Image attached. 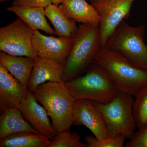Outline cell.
<instances>
[{
	"instance_id": "6da1fadb",
	"label": "cell",
	"mask_w": 147,
	"mask_h": 147,
	"mask_svg": "<svg viewBox=\"0 0 147 147\" xmlns=\"http://www.w3.org/2000/svg\"><path fill=\"white\" fill-rule=\"evenodd\" d=\"M102 47L99 23L79 24L65 63L62 82L82 75L94 62Z\"/></svg>"
},
{
	"instance_id": "7a4b0ae2",
	"label": "cell",
	"mask_w": 147,
	"mask_h": 147,
	"mask_svg": "<svg viewBox=\"0 0 147 147\" xmlns=\"http://www.w3.org/2000/svg\"><path fill=\"white\" fill-rule=\"evenodd\" d=\"M51 118L52 126L57 133L69 131L73 125L75 98L63 82H48L32 92Z\"/></svg>"
},
{
	"instance_id": "3957f363",
	"label": "cell",
	"mask_w": 147,
	"mask_h": 147,
	"mask_svg": "<svg viewBox=\"0 0 147 147\" xmlns=\"http://www.w3.org/2000/svg\"><path fill=\"white\" fill-rule=\"evenodd\" d=\"M64 83L75 100L88 99L105 104L120 92L108 71L95 62L84 74Z\"/></svg>"
},
{
	"instance_id": "277c9868",
	"label": "cell",
	"mask_w": 147,
	"mask_h": 147,
	"mask_svg": "<svg viewBox=\"0 0 147 147\" xmlns=\"http://www.w3.org/2000/svg\"><path fill=\"white\" fill-rule=\"evenodd\" d=\"M95 62L108 71L119 91L135 96L138 91L147 86V70L105 47H102Z\"/></svg>"
},
{
	"instance_id": "5b68a950",
	"label": "cell",
	"mask_w": 147,
	"mask_h": 147,
	"mask_svg": "<svg viewBox=\"0 0 147 147\" xmlns=\"http://www.w3.org/2000/svg\"><path fill=\"white\" fill-rule=\"evenodd\" d=\"M144 25L132 27L122 21L104 47L147 70V45Z\"/></svg>"
},
{
	"instance_id": "8992f818",
	"label": "cell",
	"mask_w": 147,
	"mask_h": 147,
	"mask_svg": "<svg viewBox=\"0 0 147 147\" xmlns=\"http://www.w3.org/2000/svg\"><path fill=\"white\" fill-rule=\"evenodd\" d=\"M133 96L119 92L107 103L92 101L99 111L110 137L123 135L130 139L137 127L133 112Z\"/></svg>"
},
{
	"instance_id": "52a82bcc",
	"label": "cell",
	"mask_w": 147,
	"mask_h": 147,
	"mask_svg": "<svg viewBox=\"0 0 147 147\" xmlns=\"http://www.w3.org/2000/svg\"><path fill=\"white\" fill-rule=\"evenodd\" d=\"M34 31L20 18L0 29V50L8 55L35 59L33 45Z\"/></svg>"
},
{
	"instance_id": "ba28073f",
	"label": "cell",
	"mask_w": 147,
	"mask_h": 147,
	"mask_svg": "<svg viewBox=\"0 0 147 147\" xmlns=\"http://www.w3.org/2000/svg\"><path fill=\"white\" fill-rule=\"evenodd\" d=\"M134 0H89L100 18L99 30L104 47L122 21L130 15Z\"/></svg>"
},
{
	"instance_id": "9c48e42d",
	"label": "cell",
	"mask_w": 147,
	"mask_h": 147,
	"mask_svg": "<svg viewBox=\"0 0 147 147\" xmlns=\"http://www.w3.org/2000/svg\"><path fill=\"white\" fill-rule=\"evenodd\" d=\"M73 125L86 126L99 141L109 137L102 116L92 100L83 99L75 100Z\"/></svg>"
},
{
	"instance_id": "30bf717a",
	"label": "cell",
	"mask_w": 147,
	"mask_h": 147,
	"mask_svg": "<svg viewBox=\"0 0 147 147\" xmlns=\"http://www.w3.org/2000/svg\"><path fill=\"white\" fill-rule=\"evenodd\" d=\"M33 45L38 56L65 64L71 51L73 38L47 36L35 31Z\"/></svg>"
},
{
	"instance_id": "8fae6325",
	"label": "cell",
	"mask_w": 147,
	"mask_h": 147,
	"mask_svg": "<svg viewBox=\"0 0 147 147\" xmlns=\"http://www.w3.org/2000/svg\"><path fill=\"white\" fill-rule=\"evenodd\" d=\"M29 90L0 64V113L17 108L26 98Z\"/></svg>"
},
{
	"instance_id": "7c38bea8",
	"label": "cell",
	"mask_w": 147,
	"mask_h": 147,
	"mask_svg": "<svg viewBox=\"0 0 147 147\" xmlns=\"http://www.w3.org/2000/svg\"><path fill=\"white\" fill-rule=\"evenodd\" d=\"M18 108L24 118L31 125L38 133L52 140L58 133L52 126L45 108L39 105L32 93L29 91L28 97Z\"/></svg>"
},
{
	"instance_id": "4fadbf2b",
	"label": "cell",
	"mask_w": 147,
	"mask_h": 147,
	"mask_svg": "<svg viewBox=\"0 0 147 147\" xmlns=\"http://www.w3.org/2000/svg\"><path fill=\"white\" fill-rule=\"evenodd\" d=\"M65 64L41 57L35 59L34 65L28 88L33 92L38 86L46 82H62Z\"/></svg>"
},
{
	"instance_id": "5bb4252c",
	"label": "cell",
	"mask_w": 147,
	"mask_h": 147,
	"mask_svg": "<svg viewBox=\"0 0 147 147\" xmlns=\"http://www.w3.org/2000/svg\"><path fill=\"white\" fill-rule=\"evenodd\" d=\"M35 59L0 53V64L19 82L28 87L34 65Z\"/></svg>"
},
{
	"instance_id": "9a60e30c",
	"label": "cell",
	"mask_w": 147,
	"mask_h": 147,
	"mask_svg": "<svg viewBox=\"0 0 147 147\" xmlns=\"http://www.w3.org/2000/svg\"><path fill=\"white\" fill-rule=\"evenodd\" d=\"M13 12L34 31H43L50 34L57 35L45 18V8L41 7H24L12 5L7 8Z\"/></svg>"
},
{
	"instance_id": "2e32d148",
	"label": "cell",
	"mask_w": 147,
	"mask_h": 147,
	"mask_svg": "<svg viewBox=\"0 0 147 147\" xmlns=\"http://www.w3.org/2000/svg\"><path fill=\"white\" fill-rule=\"evenodd\" d=\"M38 133L17 108L5 111L0 116V139L19 132Z\"/></svg>"
},
{
	"instance_id": "e0dca14e",
	"label": "cell",
	"mask_w": 147,
	"mask_h": 147,
	"mask_svg": "<svg viewBox=\"0 0 147 147\" xmlns=\"http://www.w3.org/2000/svg\"><path fill=\"white\" fill-rule=\"evenodd\" d=\"M59 6L65 15L76 22L81 24L100 22L95 9L86 0H65Z\"/></svg>"
},
{
	"instance_id": "ac0fdd59",
	"label": "cell",
	"mask_w": 147,
	"mask_h": 147,
	"mask_svg": "<svg viewBox=\"0 0 147 147\" xmlns=\"http://www.w3.org/2000/svg\"><path fill=\"white\" fill-rule=\"evenodd\" d=\"M45 10V16L54 26L57 35L73 38L78 30L76 21L65 15L57 5L51 4Z\"/></svg>"
},
{
	"instance_id": "d6986e66",
	"label": "cell",
	"mask_w": 147,
	"mask_h": 147,
	"mask_svg": "<svg viewBox=\"0 0 147 147\" xmlns=\"http://www.w3.org/2000/svg\"><path fill=\"white\" fill-rule=\"evenodd\" d=\"M50 139L38 133L19 132L0 139L1 147H48Z\"/></svg>"
},
{
	"instance_id": "ffe728a7",
	"label": "cell",
	"mask_w": 147,
	"mask_h": 147,
	"mask_svg": "<svg viewBox=\"0 0 147 147\" xmlns=\"http://www.w3.org/2000/svg\"><path fill=\"white\" fill-rule=\"evenodd\" d=\"M134 96L133 115L139 129L147 125V86L138 91Z\"/></svg>"
},
{
	"instance_id": "44dd1931",
	"label": "cell",
	"mask_w": 147,
	"mask_h": 147,
	"mask_svg": "<svg viewBox=\"0 0 147 147\" xmlns=\"http://www.w3.org/2000/svg\"><path fill=\"white\" fill-rule=\"evenodd\" d=\"M48 147H88V145L81 142L77 133L68 131L58 133Z\"/></svg>"
},
{
	"instance_id": "7402d4cb",
	"label": "cell",
	"mask_w": 147,
	"mask_h": 147,
	"mask_svg": "<svg viewBox=\"0 0 147 147\" xmlns=\"http://www.w3.org/2000/svg\"><path fill=\"white\" fill-rule=\"evenodd\" d=\"M126 137L123 135L109 136L102 140H97L94 137L86 136L85 141L88 147H123Z\"/></svg>"
},
{
	"instance_id": "603a6c76",
	"label": "cell",
	"mask_w": 147,
	"mask_h": 147,
	"mask_svg": "<svg viewBox=\"0 0 147 147\" xmlns=\"http://www.w3.org/2000/svg\"><path fill=\"white\" fill-rule=\"evenodd\" d=\"M125 146V147H147V125L135 132Z\"/></svg>"
},
{
	"instance_id": "cb8c5ba5",
	"label": "cell",
	"mask_w": 147,
	"mask_h": 147,
	"mask_svg": "<svg viewBox=\"0 0 147 147\" xmlns=\"http://www.w3.org/2000/svg\"><path fill=\"white\" fill-rule=\"evenodd\" d=\"M52 4L51 0H17L12 5L24 7H41L46 8Z\"/></svg>"
},
{
	"instance_id": "d4e9b609",
	"label": "cell",
	"mask_w": 147,
	"mask_h": 147,
	"mask_svg": "<svg viewBox=\"0 0 147 147\" xmlns=\"http://www.w3.org/2000/svg\"><path fill=\"white\" fill-rule=\"evenodd\" d=\"M65 0H51V2H52V3L59 5L62 3Z\"/></svg>"
},
{
	"instance_id": "484cf974",
	"label": "cell",
	"mask_w": 147,
	"mask_h": 147,
	"mask_svg": "<svg viewBox=\"0 0 147 147\" xmlns=\"http://www.w3.org/2000/svg\"><path fill=\"white\" fill-rule=\"evenodd\" d=\"M7 0H0V2L1 3H4L5 2L7 1Z\"/></svg>"
},
{
	"instance_id": "4316f807",
	"label": "cell",
	"mask_w": 147,
	"mask_h": 147,
	"mask_svg": "<svg viewBox=\"0 0 147 147\" xmlns=\"http://www.w3.org/2000/svg\"><path fill=\"white\" fill-rule=\"evenodd\" d=\"M17 1V0H13V1Z\"/></svg>"
}]
</instances>
